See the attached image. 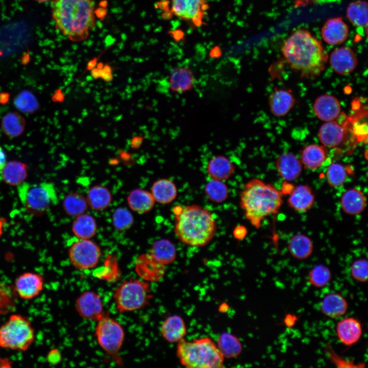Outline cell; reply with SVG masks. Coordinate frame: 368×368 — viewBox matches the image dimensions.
Instances as JSON below:
<instances>
[{"label":"cell","instance_id":"3","mask_svg":"<svg viewBox=\"0 0 368 368\" xmlns=\"http://www.w3.org/2000/svg\"><path fill=\"white\" fill-rule=\"evenodd\" d=\"M174 231L182 243L195 247L208 244L216 232V222L212 212L197 205L174 208Z\"/></svg>","mask_w":368,"mask_h":368},{"label":"cell","instance_id":"44","mask_svg":"<svg viewBox=\"0 0 368 368\" xmlns=\"http://www.w3.org/2000/svg\"><path fill=\"white\" fill-rule=\"evenodd\" d=\"M112 223L114 228L119 231H125L130 228L134 223V218L129 210L124 207L117 208L112 216Z\"/></svg>","mask_w":368,"mask_h":368},{"label":"cell","instance_id":"41","mask_svg":"<svg viewBox=\"0 0 368 368\" xmlns=\"http://www.w3.org/2000/svg\"><path fill=\"white\" fill-rule=\"evenodd\" d=\"M204 193L212 201L221 203L228 197V189L223 181L212 179L206 183Z\"/></svg>","mask_w":368,"mask_h":368},{"label":"cell","instance_id":"40","mask_svg":"<svg viewBox=\"0 0 368 368\" xmlns=\"http://www.w3.org/2000/svg\"><path fill=\"white\" fill-rule=\"evenodd\" d=\"M65 212L71 216L77 217L87 210L88 204L85 197L78 193H71L66 195L63 202Z\"/></svg>","mask_w":368,"mask_h":368},{"label":"cell","instance_id":"50","mask_svg":"<svg viewBox=\"0 0 368 368\" xmlns=\"http://www.w3.org/2000/svg\"><path fill=\"white\" fill-rule=\"evenodd\" d=\"M143 140V137L140 136H134L130 142L131 147L134 149L139 148L142 144Z\"/></svg>","mask_w":368,"mask_h":368},{"label":"cell","instance_id":"33","mask_svg":"<svg viewBox=\"0 0 368 368\" xmlns=\"http://www.w3.org/2000/svg\"><path fill=\"white\" fill-rule=\"evenodd\" d=\"M86 199L88 205L92 210L102 211L109 206L112 201V195L107 188L97 185L89 189Z\"/></svg>","mask_w":368,"mask_h":368},{"label":"cell","instance_id":"45","mask_svg":"<svg viewBox=\"0 0 368 368\" xmlns=\"http://www.w3.org/2000/svg\"><path fill=\"white\" fill-rule=\"evenodd\" d=\"M350 272L351 277L355 281L365 283L368 279V262L364 258L355 260L352 263Z\"/></svg>","mask_w":368,"mask_h":368},{"label":"cell","instance_id":"42","mask_svg":"<svg viewBox=\"0 0 368 368\" xmlns=\"http://www.w3.org/2000/svg\"><path fill=\"white\" fill-rule=\"evenodd\" d=\"M347 176L346 168L338 163H331L327 170L326 177L328 185L332 188H338L345 182Z\"/></svg>","mask_w":368,"mask_h":368},{"label":"cell","instance_id":"8","mask_svg":"<svg viewBox=\"0 0 368 368\" xmlns=\"http://www.w3.org/2000/svg\"><path fill=\"white\" fill-rule=\"evenodd\" d=\"M116 308L120 313L140 309L146 306L152 294L148 282L129 279L121 283L113 294Z\"/></svg>","mask_w":368,"mask_h":368},{"label":"cell","instance_id":"25","mask_svg":"<svg viewBox=\"0 0 368 368\" xmlns=\"http://www.w3.org/2000/svg\"><path fill=\"white\" fill-rule=\"evenodd\" d=\"M163 337L169 342H178L183 339L187 333V327L183 318L178 315L168 317L160 326Z\"/></svg>","mask_w":368,"mask_h":368},{"label":"cell","instance_id":"26","mask_svg":"<svg viewBox=\"0 0 368 368\" xmlns=\"http://www.w3.org/2000/svg\"><path fill=\"white\" fill-rule=\"evenodd\" d=\"M340 205L344 213L350 215L361 214L365 210L366 199L362 191L351 188L344 192L340 198Z\"/></svg>","mask_w":368,"mask_h":368},{"label":"cell","instance_id":"46","mask_svg":"<svg viewBox=\"0 0 368 368\" xmlns=\"http://www.w3.org/2000/svg\"><path fill=\"white\" fill-rule=\"evenodd\" d=\"M61 355L57 349H53L49 351L47 355V360L51 364H56L60 362Z\"/></svg>","mask_w":368,"mask_h":368},{"label":"cell","instance_id":"35","mask_svg":"<svg viewBox=\"0 0 368 368\" xmlns=\"http://www.w3.org/2000/svg\"><path fill=\"white\" fill-rule=\"evenodd\" d=\"M4 181L12 186H18L24 182L27 176V166L18 161L6 163L1 171Z\"/></svg>","mask_w":368,"mask_h":368},{"label":"cell","instance_id":"28","mask_svg":"<svg viewBox=\"0 0 368 368\" xmlns=\"http://www.w3.org/2000/svg\"><path fill=\"white\" fill-rule=\"evenodd\" d=\"M127 202L130 209L139 214L149 212L155 203L151 192L141 189L132 190L128 195Z\"/></svg>","mask_w":368,"mask_h":368},{"label":"cell","instance_id":"39","mask_svg":"<svg viewBox=\"0 0 368 368\" xmlns=\"http://www.w3.org/2000/svg\"><path fill=\"white\" fill-rule=\"evenodd\" d=\"M332 274L330 268L325 265L319 264L314 266L308 272L307 279L309 284L316 288H321L331 282Z\"/></svg>","mask_w":368,"mask_h":368},{"label":"cell","instance_id":"14","mask_svg":"<svg viewBox=\"0 0 368 368\" xmlns=\"http://www.w3.org/2000/svg\"><path fill=\"white\" fill-rule=\"evenodd\" d=\"M329 63L337 74L346 75L353 72L358 64V59L354 52L347 47L335 49L331 53Z\"/></svg>","mask_w":368,"mask_h":368},{"label":"cell","instance_id":"21","mask_svg":"<svg viewBox=\"0 0 368 368\" xmlns=\"http://www.w3.org/2000/svg\"><path fill=\"white\" fill-rule=\"evenodd\" d=\"M275 166L279 175L287 181L296 180L302 171V163L293 153L281 154L276 159Z\"/></svg>","mask_w":368,"mask_h":368},{"label":"cell","instance_id":"12","mask_svg":"<svg viewBox=\"0 0 368 368\" xmlns=\"http://www.w3.org/2000/svg\"><path fill=\"white\" fill-rule=\"evenodd\" d=\"M75 308L79 315L85 319L98 321L105 315L102 298L93 291L81 294L76 300Z\"/></svg>","mask_w":368,"mask_h":368},{"label":"cell","instance_id":"6","mask_svg":"<svg viewBox=\"0 0 368 368\" xmlns=\"http://www.w3.org/2000/svg\"><path fill=\"white\" fill-rule=\"evenodd\" d=\"M35 331L30 320L20 314L11 315L0 327V347L24 351L32 344Z\"/></svg>","mask_w":368,"mask_h":368},{"label":"cell","instance_id":"27","mask_svg":"<svg viewBox=\"0 0 368 368\" xmlns=\"http://www.w3.org/2000/svg\"><path fill=\"white\" fill-rule=\"evenodd\" d=\"M235 171L231 161L224 155L213 156L207 165V172L212 179L223 181L229 179Z\"/></svg>","mask_w":368,"mask_h":368},{"label":"cell","instance_id":"17","mask_svg":"<svg viewBox=\"0 0 368 368\" xmlns=\"http://www.w3.org/2000/svg\"><path fill=\"white\" fill-rule=\"evenodd\" d=\"M347 122L341 124L333 120L326 122L320 127L318 138L324 147L335 148L344 141L347 134Z\"/></svg>","mask_w":368,"mask_h":368},{"label":"cell","instance_id":"19","mask_svg":"<svg viewBox=\"0 0 368 368\" xmlns=\"http://www.w3.org/2000/svg\"><path fill=\"white\" fill-rule=\"evenodd\" d=\"M349 28L342 18L337 17L328 19L322 27L321 34L324 40L331 45L344 42L349 35Z\"/></svg>","mask_w":368,"mask_h":368},{"label":"cell","instance_id":"47","mask_svg":"<svg viewBox=\"0 0 368 368\" xmlns=\"http://www.w3.org/2000/svg\"><path fill=\"white\" fill-rule=\"evenodd\" d=\"M100 70V78L107 82L110 81L113 78L111 68L109 65L102 66Z\"/></svg>","mask_w":368,"mask_h":368},{"label":"cell","instance_id":"20","mask_svg":"<svg viewBox=\"0 0 368 368\" xmlns=\"http://www.w3.org/2000/svg\"><path fill=\"white\" fill-rule=\"evenodd\" d=\"M195 82L193 73L186 67H176L173 68L168 79L170 89L176 94H182L191 90Z\"/></svg>","mask_w":368,"mask_h":368},{"label":"cell","instance_id":"10","mask_svg":"<svg viewBox=\"0 0 368 368\" xmlns=\"http://www.w3.org/2000/svg\"><path fill=\"white\" fill-rule=\"evenodd\" d=\"M101 254L100 247L90 239H80L71 246L68 251L71 263L79 270L95 267L99 263Z\"/></svg>","mask_w":368,"mask_h":368},{"label":"cell","instance_id":"53","mask_svg":"<svg viewBox=\"0 0 368 368\" xmlns=\"http://www.w3.org/2000/svg\"><path fill=\"white\" fill-rule=\"evenodd\" d=\"M285 319V323L286 326L290 327L294 325L296 318L295 316H293L292 315H288L286 316Z\"/></svg>","mask_w":368,"mask_h":368},{"label":"cell","instance_id":"13","mask_svg":"<svg viewBox=\"0 0 368 368\" xmlns=\"http://www.w3.org/2000/svg\"><path fill=\"white\" fill-rule=\"evenodd\" d=\"M43 278L37 273L27 272L19 275L14 282V289L20 298L30 300L43 290Z\"/></svg>","mask_w":368,"mask_h":368},{"label":"cell","instance_id":"51","mask_svg":"<svg viewBox=\"0 0 368 368\" xmlns=\"http://www.w3.org/2000/svg\"><path fill=\"white\" fill-rule=\"evenodd\" d=\"M295 7H304L312 3L314 0H292Z\"/></svg>","mask_w":368,"mask_h":368},{"label":"cell","instance_id":"54","mask_svg":"<svg viewBox=\"0 0 368 368\" xmlns=\"http://www.w3.org/2000/svg\"><path fill=\"white\" fill-rule=\"evenodd\" d=\"M11 367L10 362L8 359L2 358L0 357V367Z\"/></svg>","mask_w":368,"mask_h":368},{"label":"cell","instance_id":"36","mask_svg":"<svg viewBox=\"0 0 368 368\" xmlns=\"http://www.w3.org/2000/svg\"><path fill=\"white\" fill-rule=\"evenodd\" d=\"M367 3L358 0L351 3L347 9V17L349 21L357 27H365L367 25Z\"/></svg>","mask_w":368,"mask_h":368},{"label":"cell","instance_id":"16","mask_svg":"<svg viewBox=\"0 0 368 368\" xmlns=\"http://www.w3.org/2000/svg\"><path fill=\"white\" fill-rule=\"evenodd\" d=\"M135 270L144 281L157 282L164 277L165 265L157 261L150 254H144L137 257Z\"/></svg>","mask_w":368,"mask_h":368},{"label":"cell","instance_id":"55","mask_svg":"<svg viewBox=\"0 0 368 368\" xmlns=\"http://www.w3.org/2000/svg\"><path fill=\"white\" fill-rule=\"evenodd\" d=\"M336 0H314L313 3H328L331 2H333Z\"/></svg>","mask_w":368,"mask_h":368},{"label":"cell","instance_id":"38","mask_svg":"<svg viewBox=\"0 0 368 368\" xmlns=\"http://www.w3.org/2000/svg\"><path fill=\"white\" fill-rule=\"evenodd\" d=\"M216 344L224 357L228 358L238 356L242 349L241 343L239 339L228 333H223L221 334Z\"/></svg>","mask_w":368,"mask_h":368},{"label":"cell","instance_id":"9","mask_svg":"<svg viewBox=\"0 0 368 368\" xmlns=\"http://www.w3.org/2000/svg\"><path fill=\"white\" fill-rule=\"evenodd\" d=\"M97 321L95 335L99 344L108 354L116 356L125 337L122 326L115 319L105 315Z\"/></svg>","mask_w":368,"mask_h":368},{"label":"cell","instance_id":"5","mask_svg":"<svg viewBox=\"0 0 368 368\" xmlns=\"http://www.w3.org/2000/svg\"><path fill=\"white\" fill-rule=\"evenodd\" d=\"M176 355L180 363L190 368H219L223 366L224 357L216 343L208 337L178 341Z\"/></svg>","mask_w":368,"mask_h":368},{"label":"cell","instance_id":"7","mask_svg":"<svg viewBox=\"0 0 368 368\" xmlns=\"http://www.w3.org/2000/svg\"><path fill=\"white\" fill-rule=\"evenodd\" d=\"M17 192L25 208L34 215L44 213L58 202L55 188L50 182L29 183L24 182L18 186Z\"/></svg>","mask_w":368,"mask_h":368},{"label":"cell","instance_id":"18","mask_svg":"<svg viewBox=\"0 0 368 368\" xmlns=\"http://www.w3.org/2000/svg\"><path fill=\"white\" fill-rule=\"evenodd\" d=\"M313 107L317 117L325 122L336 120L341 113L339 100L334 96L328 94L322 95L317 97Z\"/></svg>","mask_w":368,"mask_h":368},{"label":"cell","instance_id":"24","mask_svg":"<svg viewBox=\"0 0 368 368\" xmlns=\"http://www.w3.org/2000/svg\"><path fill=\"white\" fill-rule=\"evenodd\" d=\"M295 100L292 94L282 88H275L269 97L271 113L275 117H283L293 107Z\"/></svg>","mask_w":368,"mask_h":368},{"label":"cell","instance_id":"22","mask_svg":"<svg viewBox=\"0 0 368 368\" xmlns=\"http://www.w3.org/2000/svg\"><path fill=\"white\" fill-rule=\"evenodd\" d=\"M319 308L325 316L331 318H338L347 313L348 303L341 294L332 292L324 297L320 302Z\"/></svg>","mask_w":368,"mask_h":368},{"label":"cell","instance_id":"1","mask_svg":"<svg viewBox=\"0 0 368 368\" xmlns=\"http://www.w3.org/2000/svg\"><path fill=\"white\" fill-rule=\"evenodd\" d=\"M281 50L290 67L303 77L318 76L328 59L321 41L304 29L291 33L283 43Z\"/></svg>","mask_w":368,"mask_h":368},{"label":"cell","instance_id":"49","mask_svg":"<svg viewBox=\"0 0 368 368\" xmlns=\"http://www.w3.org/2000/svg\"><path fill=\"white\" fill-rule=\"evenodd\" d=\"M246 234V229L243 226H237L234 231V235L235 237L238 239H243Z\"/></svg>","mask_w":368,"mask_h":368},{"label":"cell","instance_id":"43","mask_svg":"<svg viewBox=\"0 0 368 368\" xmlns=\"http://www.w3.org/2000/svg\"><path fill=\"white\" fill-rule=\"evenodd\" d=\"M15 107L25 113H33L39 108V103L35 96L28 90L19 93L14 100Z\"/></svg>","mask_w":368,"mask_h":368},{"label":"cell","instance_id":"56","mask_svg":"<svg viewBox=\"0 0 368 368\" xmlns=\"http://www.w3.org/2000/svg\"><path fill=\"white\" fill-rule=\"evenodd\" d=\"M34 1H36L38 3H43L48 2L50 1V0H34Z\"/></svg>","mask_w":368,"mask_h":368},{"label":"cell","instance_id":"11","mask_svg":"<svg viewBox=\"0 0 368 368\" xmlns=\"http://www.w3.org/2000/svg\"><path fill=\"white\" fill-rule=\"evenodd\" d=\"M209 6L205 0H172L171 13L175 16L201 26Z\"/></svg>","mask_w":368,"mask_h":368},{"label":"cell","instance_id":"52","mask_svg":"<svg viewBox=\"0 0 368 368\" xmlns=\"http://www.w3.org/2000/svg\"><path fill=\"white\" fill-rule=\"evenodd\" d=\"M6 164V157L5 152L0 146V172Z\"/></svg>","mask_w":368,"mask_h":368},{"label":"cell","instance_id":"31","mask_svg":"<svg viewBox=\"0 0 368 368\" xmlns=\"http://www.w3.org/2000/svg\"><path fill=\"white\" fill-rule=\"evenodd\" d=\"M288 250L294 258L300 260H305L312 255L313 244L307 236L297 234L293 235L290 239Z\"/></svg>","mask_w":368,"mask_h":368},{"label":"cell","instance_id":"4","mask_svg":"<svg viewBox=\"0 0 368 368\" xmlns=\"http://www.w3.org/2000/svg\"><path fill=\"white\" fill-rule=\"evenodd\" d=\"M283 195L272 185L254 178L245 185L240 194V205L250 224L259 228L265 217L278 213Z\"/></svg>","mask_w":368,"mask_h":368},{"label":"cell","instance_id":"15","mask_svg":"<svg viewBox=\"0 0 368 368\" xmlns=\"http://www.w3.org/2000/svg\"><path fill=\"white\" fill-rule=\"evenodd\" d=\"M363 333L361 322L354 317H346L340 319L336 325V333L340 342L347 347L357 343Z\"/></svg>","mask_w":368,"mask_h":368},{"label":"cell","instance_id":"23","mask_svg":"<svg viewBox=\"0 0 368 368\" xmlns=\"http://www.w3.org/2000/svg\"><path fill=\"white\" fill-rule=\"evenodd\" d=\"M314 202L313 192L307 185H300L294 187L288 198L289 206L299 213L308 211L313 206Z\"/></svg>","mask_w":368,"mask_h":368},{"label":"cell","instance_id":"30","mask_svg":"<svg viewBox=\"0 0 368 368\" xmlns=\"http://www.w3.org/2000/svg\"><path fill=\"white\" fill-rule=\"evenodd\" d=\"M151 193L155 201L166 204L172 202L176 198L177 190L172 181L163 178L156 180L153 183Z\"/></svg>","mask_w":368,"mask_h":368},{"label":"cell","instance_id":"29","mask_svg":"<svg viewBox=\"0 0 368 368\" xmlns=\"http://www.w3.org/2000/svg\"><path fill=\"white\" fill-rule=\"evenodd\" d=\"M301 155V161L306 167L310 170H316L325 162L328 151L324 146L310 144L303 148Z\"/></svg>","mask_w":368,"mask_h":368},{"label":"cell","instance_id":"2","mask_svg":"<svg viewBox=\"0 0 368 368\" xmlns=\"http://www.w3.org/2000/svg\"><path fill=\"white\" fill-rule=\"evenodd\" d=\"M93 0H53L56 29L74 42L86 39L95 26Z\"/></svg>","mask_w":368,"mask_h":368},{"label":"cell","instance_id":"48","mask_svg":"<svg viewBox=\"0 0 368 368\" xmlns=\"http://www.w3.org/2000/svg\"><path fill=\"white\" fill-rule=\"evenodd\" d=\"M9 300L10 298H8L7 294L5 293L4 290L0 286V311H4V309L7 308L5 306L8 305Z\"/></svg>","mask_w":368,"mask_h":368},{"label":"cell","instance_id":"32","mask_svg":"<svg viewBox=\"0 0 368 368\" xmlns=\"http://www.w3.org/2000/svg\"><path fill=\"white\" fill-rule=\"evenodd\" d=\"M149 254L159 263L166 265L175 260L176 249L170 241L161 239L153 242Z\"/></svg>","mask_w":368,"mask_h":368},{"label":"cell","instance_id":"34","mask_svg":"<svg viewBox=\"0 0 368 368\" xmlns=\"http://www.w3.org/2000/svg\"><path fill=\"white\" fill-rule=\"evenodd\" d=\"M72 229L79 239H90L96 234L97 225L93 216L83 213L76 217Z\"/></svg>","mask_w":368,"mask_h":368},{"label":"cell","instance_id":"37","mask_svg":"<svg viewBox=\"0 0 368 368\" xmlns=\"http://www.w3.org/2000/svg\"><path fill=\"white\" fill-rule=\"evenodd\" d=\"M2 128L4 133L8 136L15 137L21 134L25 128L24 118L16 112H9L2 119Z\"/></svg>","mask_w":368,"mask_h":368}]
</instances>
